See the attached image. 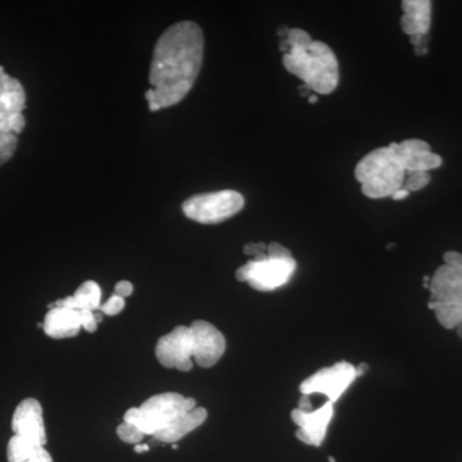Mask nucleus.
Returning a JSON list of instances; mask_svg holds the SVG:
<instances>
[{
  "instance_id": "nucleus-6",
  "label": "nucleus",
  "mask_w": 462,
  "mask_h": 462,
  "mask_svg": "<svg viewBox=\"0 0 462 462\" xmlns=\"http://www.w3.org/2000/svg\"><path fill=\"white\" fill-rule=\"evenodd\" d=\"M430 309L446 329H456L462 321V270L438 267L430 282Z\"/></svg>"
},
{
  "instance_id": "nucleus-8",
  "label": "nucleus",
  "mask_w": 462,
  "mask_h": 462,
  "mask_svg": "<svg viewBox=\"0 0 462 462\" xmlns=\"http://www.w3.org/2000/svg\"><path fill=\"white\" fill-rule=\"evenodd\" d=\"M297 263L293 257L251 260L236 270V279L245 282L260 291H272L291 281L296 273Z\"/></svg>"
},
{
  "instance_id": "nucleus-11",
  "label": "nucleus",
  "mask_w": 462,
  "mask_h": 462,
  "mask_svg": "<svg viewBox=\"0 0 462 462\" xmlns=\"http://www.w3.org/2000/svg\"><path fill=\"white\" fill-rule=\"evenodd\" d=\"M193 337V358L200 367H211L220 361L226 349V340L209 322L197 320L189 327Z\"/></svg>"
},
{
  "instance_id": "nucleus-3",
  "label": "nucleus",
  "mask_w": 462,
  "mask_h": 462,
  "mask_svg": "<svg viewBox=\"0 0 462 462\" xmlns=\"http://www.w3.org/2000/svg\"><path fill=\"white\" fill-rule=\"evenodd\" d=\"M355 176L367 199H392L402 189L406 171L397 156L394 143L366 154L356 166Z\"/></svg>"
},
{
  "instance_id": "nucleus-33",
  "label": "nucleus",
  "mask_w": 462,
  "mask_h": 462,
  "mask_svg": "<svg viewBox=\"0 0 462 462\" xmlns=\"http://www.w3.org/2000/svg\"><path fill=\"white\" fill-rule=\"evenodd\" d=\"M309 102L310 103H316V102H318V97H316V96L310 97Z\"/></svg>"
},
{
  "instance_id": "nucleus-28",
  "label": "nucleus",
  "mask_w": 462,
  "mask_h": 462,
  "mask_svg": "<svg viewBox=\"0 0 462 462\" xmlns=\"http://www.w3.org/2000/svg\"><path fill=\"white\" fill-rule=\"evenodd\" d=\"M298 409L302 410L305 412H312L314 409H312L311 401H310V396H302L300 401V407Z\"/></svg>"
},
{
  "instance_id": "nucleus-13",
  "label": "nucleus",
  "mask_w": 462,
  "mask_h": 462,
  "mask_svg": "<svg viewBox=\"0 0 462 462\" xmlns=\"http://www.w3.org/2000/svg\"><path fill=\"white\" fill-rule=\"evenodd\" d=\"M334 415V403L328 402L319 410L305 412L296 409L291 411V419L297 425L296 436L306 445L320 447L327 437L328 427Z\"/></svg>"
},
{
  "instance_id": "nucleus-17",
  "label": "nucleus",
  "mask_w": 462,
  "mask_h": 462,
  "mask_svg": "<svg viewBox=\"0 0 462 462\" xmlns=\"http://www.w3.org/2000/svg\"><path fill=\"white\" fill-rule=\"evenodd\" d=\"M207 413L202 407H196L193 411L181 413L178 418L173 419L166 428L154 434V438L161 442L175 443L181 438L188 436L190 431L196 430L207 420Z\"/></svg>"
},
{
  "instance_id": "nucleus-27",
  "label": "nucleus",
  "mask_w": 462,
  "mask_h": 462,
  "mask_svg": "<svg viewBox=\"0 0 462 462\" xmlns=\"http://www.w3.org/2000/svg\"><path fill=\"white\" fill-rule=\"evenodd\" d=\"M133 291L134 287L132 282L126 281L117 282L115 288V293L123 298L129 297L130 294L133 293Z\"/></svg>"
},
{
  "instance_id": "nucleus-5",
  "label": "nucleus",
  "mask_w": 462,
  "mask_h": 462,
  "mask_svg": "<svg viewBox=\"0 0 462 462\" xmlns=\"http://www.w3.org/2000/svg\"><path fill=\"white\" fill-rule=\"evenodd\" d=\"M196 400L179 393L152 396L141 407H133L125 413L124 421L135 425L145 436H154L181 413L193 411Z\"/></svg>"
},
{
  "instance_id": "nucleus-2",
  "label": "nucleus",
  "mask_w": 462,
  "mask_h": 462,
  "mask_svg": "<svg viewBox=\"0 0 462 462\" xmlns=\"http://www.w3.org/2000/svg\"><path fill=\"white\" fill-rule=\"evenodd\" d=\"M282 65L316 93L325 96L338 87V60L325 42L314 41L306 47L289 48L282 57Z\"/></svg>"
},
{
  "instance_id": "nucleus-24",
  "label": "nucleus",
  "mask_w": 462,
  "mask_h": 462,
  "mask_svg": "<svg viewBox=\"0 0 462 462\" xmlns=\"http://www.w3.org/2000/svg\"><path fill=\"white\" fill-rule=\"evenodd\" d=\"M267 256L272 258H291V251L289 249L282 247L279 243H272V245H267Z\"/></svg>"
},
{
  "instance_id": "nucleus-29",
  "label": "nucleus",
  "mask_w": 462,
  "mask_h": 462,
  "mask_svg": "<svg viewBox=\"0 0 462 462\" xmlns=\"http://www.w3.org/2000/svg\"><path fill=\"white\" fill-rule=\"evenodd\" d=\"M410 196L409 191L404 190L403 188L401 190H398L397 193H394L393 196H392V199L394 200H402L404 199H407V197Z\"/></svg>"
},
{
  "instance_id": "nucleus-23",
  "label": "nucleus",
  "mask_w": 462,
  "mask_h": 462,
  "mask_svg": "<svg viewBox=\"0 0 462 462\" xmlns=\"http://www.w3.org/2000/svg\"><path fill=\"white\" fill-rule=\"evenodd\" d=\"M80 319L81 328L89 333H94L98 327V321L102 320V318L94 314L93 311H80Z\"/></svg>"
},
{
  "instance_id": "nucleus-1",
  "label": "nucleus",
  "mask_w": 462,
  "mask_h": 462,
  "mask_svg": "<svg viewBox=\"0 0 462 462\" xmlns=\"http://www.w3.org/2000/svg\"><path fill=\"white\" fill-rule=\"evenodd\" d=\"M205 36L196 23L182 21L160 36L152 58L145 91L149 109L169 108L188 96L202 69Z\"/></svg>"
},
{
  "instance_id": "nucleus-31",
  "label": "nucleus",
  "mask_w": 462,
  "mask_h": 462,
  "mask_svg": "<svg viewBox=\"0 0 462 462\" xmlns=\"http://www.w3.org/2000/svg\"><path fill=\"white\" fill-rule=\"evenodd\" d=\"M135 452L136 454H143V452H148L149 451V446L148 445H136L135 446Z\"/></svg>"
},
{
  "instance_id": "nucleus-15",
  "label": "nucleus",
  "mask_w": 462,
  "mask_h": 462,
  "mask_svg": "<svg viewBox=\"0 0 462 462\" xmlns=\"http://www.w3.org/2000/svg\"><path fill=\"white\" fill-rule=\"evenodd\" d=\"M42 328L51 338H71L78 336L81 329L80 311L66 309V307L51 306V311L45 316Z\"/></svg>"
},
{
  "instance_id": "nucleus-25",
  "label": "nucleus",
  "mask_w": 462,
  "mask_h": 462,
  "mask_svg": "<svg viewBox=\"0 0 462 462\" xmlns=\"http://www.w3.org/2000/svg\"><path fill=\"white\" fill-rule=\"evenodd\" d=\"M443 260H445L446 266L452 267V269L462 270V254H458V252H446Z\"/></svg>"
},
{
  "instance_id": "nucleus-7",
  "label": "nucleus",
  "mask_w": 462,
  "mask_h": 462,
  "mask_svg": "<svg viewBox=\"0 0 462 462\" xmlns=\"http://www.w3.org/2000/svg\"><path fill=\"white\" fill-rule=\"evenodd\" d=\"M245 207V199L236 190L199 194L185 200L182 211L199 224H218L233 217Z\"/></svg>"
},
{
  "instance_id": "nucleus-30",
  "label": "nucleus",
  "mask_w": 462,
  "mask_h": 462,
  "mask_svg": "<svg viewBox=\"0 0 462 462\" xmlns=\"http://www.w3.org/2000/svg\"><path fill=\"white\" fill-rule=\"evenodd\" d=\"M367 369H369L367 364H361L360 366L356 367V374H357V376L364 375V374L367 372Z\"/></svg>"
},
{
  "instance_id": "nucleus-20",
  "label": "nucleus",
  "mask_w": 462,
  "mask_h": 462,
  "mask_svg": "<svg viewBox=\"0 0 462 462\" xmlns=\"http://www.w3.org/2000/svg\"><path fill=\"white\" fill-rule=\"evenodd\" d=\"M430 182V172H411L409 173V178L404 180L403 189L411 193V191L422 189V188L427 187Z\"/></svg>"
},
{
  "instance_id": "nucleus-22",
  "label": "nucleus",
  "mask_w": 462,
  "mask_h": 462,
  "mask_svg": "<svg viewBox=\"0 0 462 462\" xmlns=\"http://www.w3.org/2000/svg\"><path fill=\"white\" fill-rule=\"evenodd\" d=\"M23 462H53L51 456L42 446H35Z\"/></svg>"
},
{
  "instance_id": "nucleus-21",
  "label": "nucleus",
  "mask_w": 462,
  "mask_h": 462,
  "mask_svg": "<svg viewBox=\"0 0 462 462\" xmlns=\"http://www.w3.org/2000/svg\"><path fill=\"white\" fill-rule=\"evenodd\" d=\"M125 309V298L117 296V294H114L107 302L103 303L102 306H100V311L103 312V314L109 315V316H115L117 314H120L121 311Z\"/></svg>"
},
{
  "instance_id": "nucleus-26",
  "label": "nucleus",
  "mask_w": 462,
  "mask_h": 462,
  "mask_svg": "<svg viewBox=\"0 0 462 462\" xmlns=\"http://www.w3.org/2000/svg\"><path fill=\"white\" fill-rule=\"evenodd\" d=\"M245 254L254 257L260 256V254H267V245L263 242L249 243L245 247Z\"/></svg>"
},
{
  "instance_id": "nucleus-16",
  "label": "nucleus",
  "mask_w": 462,
  "mask_h": 462,
  "mask_svg": "<svg viewBox=\"0 0 462 462\" xmlns=\"http://www.w3.org/2000/svg\"><path fill=\"white\" fill-rule=\"evenodd\" d=\"M403 16L401 18L402 32L410 38L425 36L431 25V2L430 0H404Z\"/></svg>"
},
{
  "instance_id": "nucleus-9",
  "label": "nucleus",
  "mask_w": 462,
  "mask_h": 462,
  "mask_svg": "<svg viewBox=\"0 0 462 462\" xmlns=\"http://www.w3.org/2000/svg\"><path fill=\"white\" fill-rule=\"evenodd\" d=\"M356 378H357L356 366L342 361L333 366L319 370L314 375L307 378L300 384V391L302 396L324 394L329 402L336 403Z\"/></svg>"
},
{
  "instance_id": "nucleus-34",
  "label": "nucleus",
  "mask_w": 462,
  "mask_h": 462,
  "mask_svg": "<svg viewBox=\"0 0 462 462\" xmlns=\"http://www.w3.org/2000/svg\"><path fill=\"white\" fill-rule=\"evenodd\" d=\"M329 461L330 462H336V460H334V457H329Z\"/></svg>"
},
{
  "instance_id": "nucleus-32",
  "label": "nucleus",
  "mask_w": 462,
  "mask_h": 462,
  "mask_svg": "<svg viewBox=\"0 0 462 462\" xmlns=\"http://www.w3.org/2000/svg\"><path fill=\"white\" fill-rule=\"evenodd\" d=\"M456 331H457L458 337L462 338V321L456 327Z\"/></svg>"
},
{
  "instance_id": "nucleus-14",
  "label": "nucleus",
  "mask_w": 462,
  "mask_h": 462,
  "mask_svg": "<svg viewBox=\"0 0 462 462\" xmlns=\"http://www.w3.org/2000/svg\"><path fill=\"white\" fill-rule=\"evenodd\" d=\"M394 147L406 173L430 172V170L442 166V157L434 153L430 145L421 139H407L394 143Z\"/></svg>"
},
{
  "instance_id": "nucleus-4",
  "label": "nucleus",
  "mask_w": 462,
  "mask_h": 462,
  "mask_svg": "<svg viewBox=\"0 0 462 462\" xmlns=\"http://www.w3.org/2000/svg\"><path fill=\"white\" fill-rule=\"evenodd\" d=\"M25 108L26 93L23 84L5 74L0 66V166L8 162L16 152L18 135L26 126Z\"/></svg>"
},
{
  "instance_id": "nucleus-19",
  "label": "nucleus",
  "mask_w": 462,
  "mask_h": 462,
  "mask_svg": "<svg viewBox=\"0 0 462 462\" xmlns=\"http://www.w3.org/2000/svg\"><path fill=\"white\" fill-rule=\"evenodd\" d=\"M117 436L125 443H130V445H138L139 442H142L145 434L143 433L142 430H139L135 425L124 421L123 424L118 425Z\"/></svg>"
},
{
  "instance_id": "nucleus-12",
  "label": "nucleus",
  "mask_w": 462,
  "mask_h": 462,
  "mask_svg": "<svg viewBox=\"0 0 462 462\" xmlns=\"http://www.w3.org/2000/svg\"><path fill=\"white\" fill-rule=\"evenodd\" d=\"M12 430L14 436L23 438L33 445L45 446L44 419H42V404L35 398H26L18 404L12 419Z\"/></svg>"
},
{
  "instance_id": "nucleus-18",
  "label": "nucleus",
  "mask_w": 462,
  "mask_h": 462,
  "mask_svg": "<svg viewBox=\"0 0 462 462\" xmlns=\"http://www.w3.org/2000/svg\"><path fill=\"white\" fill-rule=\"evenodd\" d=\"M100 297L102 291L96 282H85L75 291L74 296L58 300L56 307H66V309L76 310V311H96L100 309Z\"/></svg>"
},
{
  "instance_id": "nucleus-10",
  "label": "nucleus",
  "mask_w": 462,
  "mask_h": 462,
  "mask_svg": "<svg viewBox=\"0 0 462 462\" xmlns=\"http://www.w3.org/2000/svg\"><path fill=\"white\" fill-rule=\"evenodd\" d=\"M156 356L160 364L167 369L180 372L193 369V337L189 327L180 325L158 340Z\"/></svg>"
}]
</instances>
